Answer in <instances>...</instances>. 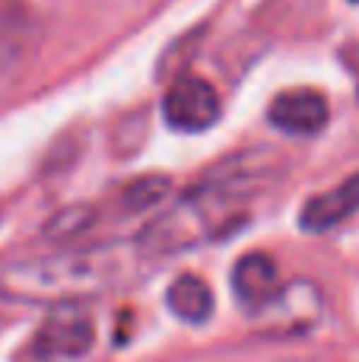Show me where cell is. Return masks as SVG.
Here are the masks:
<instances>
[{
	"label": "cell",
	"instance_id": "6da1fadb",
	"mask_svg": "<svg viewBox=\"0 0 359 362\" xmlns=\"http://www.w3.org/2000/svg\"><path fill=\"white\" fill-rule=\"evenodd\" d=\"M280 178V159L271 153H242L216 165L204 181H197L182 200L159 213L137 235L143 255H175L204 238L223 235L242 213V206Z\"/></svg>",
	"mask_w": 359,
	"mask_h": 362
},
{
	"label": "cell",
	"instance_id": "7a4b0ae2",
	"mask_svg": "<svg viewBox=\"0 0 359 362\" xmlns=\"http://www.w3.org/2000/svg\"><path fill=\"white\" fill-rule=\"evenodd\" d=\"M121 270H124V261L112 248H93L19 264L6 270L4 283L10 286V293L29 296V299H54L57 305V302H76L80 296L112 286Z\"/></svg>",
	"mask_w": 359,
	"mask_h": 362
},
{
	"label": "cell",
	"instance_id": "3957f363",
	"mask_svg": "<svg viewBox=\"0 0 359 362\" xmlns=\"http://www.w3.org/2000/svg\"><path fill=\"white\" fill-rule=\"evenodd\" d=\"M324 318V296L315 283L293 280L273 293L267 305L254 312L258 331L267 337H299L315 331V325Z\"/></svg>",
	"mask_w": 359,
	"mask_h": 362
},
{
	"label": "cell",
	"instance_id": "277c9868",
	"mask_svg": "<svg viewBox=\"0 0 359 362\" xmlns=\"http://www.w3.org/2000/svg\"><path fill=\"white\" fill-rule=\"evenodd\" d=\"M223 102L213 83L201 76H178L163 99V118L172 131L204 134L220 121Z\"/></svg>",
	"mask_w": 359,
	"mask_h": 362
},
{
	"label": "cell",
	"instance_id": "5b68a950",
	"mask_svg": "<svg viewBox=\"0 0 359 362\" xmlns=\"http://www.w3.org/2000/svg\"><path fill=\"white\" fill-rule=\"evenodd\" d=\"M95 340V325L76 302H57L54 312L38 327L35 350L48 359H76L89 353Z\"/></svg>",
	"mask_w": 359,
	"mask_h": 362
},
{
	"label": "cell",
	"instance_id": "8992f818",
	"mask_svg": "<svg viewBox=\"0 0 359 362\" xmlns=\"http://www.w3.org/2000/svg\"><path fill=\"white\" fill-rule=\"evenodd\" d=\"M331 118L328 99L315 89H286L267 108V121L277 131L290 134V137H312L322 134Z\"/></svg>",
	"mask_w": 359,
	"mask_h": 362
},
{
	"label": "cell",
	"instance_id": "52a82bcc",
	"mask_svg": "<svg viewBox=\"0 0 359 362\" xmlns=\"http://www.w3.org/2000/svg\"><path fill=\"white\" fill-rule=\"evenodd\" d=\"M353 213H359V172L343 178L331 191H322L305 200L302 213H299V226L305 232H328L334 226L347 223Z\"/></svg>",
	"mask_w": 359,
	"mask_h": 362
},
{
	"label": "cell",
	"instance_id": "ba28073f",
	"mask_svg": "<svg viewBox=\"0 0 359 362\" xmlns=\"http://www.w3.org/2000/svg\"><path fill=\"white\" fill-rule=\"evenodd\" d=\"M283 286L280 280V270L273 264V257L261 255V251H252V255H242L233 267V289L239 296V302L248 308V312H258L261 305L273 299V293Z\"/></svg>",
	"mask_w": 359,
	"mask_h": 362
},
{
	"label": "cell",
	"instance_id": "9c48e42d",
	"mask_svg": "<svg viewBox=\"0 0 359 362\" xmlns=\"http://www.w3.org/2000/svg\"><path fill=\"white\" fill-rule=\"evenodd\" d=\"M172 315L184 325H204L213 312V293L210 286L194 274H182L178 280H172L169 293H165Z\"/></svg>",
	"mask_w": 359,
	"mask_h": 362
},
{
	"label": "cell",
	"instance_id": "30bf717a",
	"mask_svg": "<svg viewBox=\"0 0 359 362\" xmlns=\"http://www.w3.org/2000/svg\"><path fill=\"white\" fill-rule=\"evenodd\" d=\"M32 23L19 10H0V76H6L32 48Z\"/></svg>",
	"mask_w": 359,
	"mask_h": 362
},
{
	"label": "cell",
	"instance_id": "8fae6325",
	"mask_svg": "<svg viewBox=\"0 0 359 362\" xmlns=\"http://www.w3.org/2000/svg\"><path fill=\"white\" fill-rule=\"evenodd\" d=\"M172 191V181L163 178V175H146L140 181H134L131 187H127L124 194H121V204L127 206V210H150V206L163 204L165 197H169Z\"/></svg>",
	"mask_w": 359,
	"mask_h": 362
},
{
	"label": "cell",
	"instance_id": "7c38bea8",
	"mask_svg": "<svg viewBox=\"0 0 359 362\" xmlns=\"http://www.w3.org/2000/svg\"><path fill=\"white\" fill-rule=\"evenodd\" d=\"M95 223V210L93 206H67L64 213H57L48 223V235L51 238H76L80 232H86Z\"/></svg>",
	"mask_w": 359,
	"mask_h": 362
}]
</instances>
